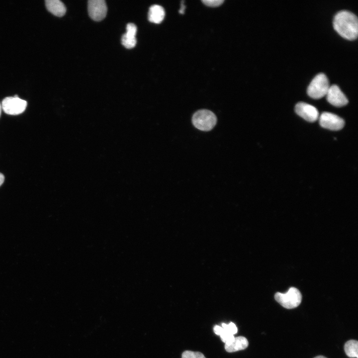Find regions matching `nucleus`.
I'll use <instances>...</instances> for the list:
<instances>
[{
	"label": "nucleus",
	"instance_id": "1",
	"mask_svg": "<svg viewBox=\"0 0 358 358\" xmlns=\"http://www.w3.org/2000/svg\"><path fill=\"white\" fill-rule=\"evenodd\" d=\"M333 26L335 30L345 39H356L358 34V22L357 16L353 12L343 10L334 16Z\"/></svg>",
	"mask_w": 358,
	"mask_h": 358
},
{
	"label": "nucleus",
	"instance_id": "2",
	"mask_svg": "<svg viewBox=\"0 0 358 358\" xmlns=\"http://www.w3.org/2000/svg\"><path fill=\"white\" fill-rule=\"evenodd\" d=\"M192 122L195 127L199 130L208 131L211 130L216 125L217 117L210 110L201 109L193 114Z\"/></svg>",
	"mask_w": 358,
	"mask_h": 358
},
{
	"label": "nucleus",
	"instance_id": "3",
	"mask_svg": "<svg viewBox=\"0 0 358 358\" xmlns=\"http://www.w3.org/2000/svg\"><path fill=\"white\" fill-rule=\"evenodd\" d=\"M330 87L327 76L322 73L316 75L309 85L307 91L313 98H320L326 95Z\"/></svg>",
	"mask_w": 358,
	"mask_h": 358
},
{
	"label": "nucleus",
	"instance_id": "4",
	"mask_svg": "<svg viewBox=\"0 0 358 358\" xmlns=\"http://www.w3.org/2000/svg\"><path fill=\"white\" fill-rule=\"evenodd\" d=\"M274 298L283 307L292 309L298 306L300 304L302 295L297 288L291 287L285 293L276 292L274 295Z\"/></svg>",
	"mask_w": 358,
	"mask_h": 358
},
{
	"label": "nucleus",
	"instance_id": "5",
	"mask_svg": "<svg viewBox=\"0 0 358 358\" xmlns=\"http://www.w3.org/2000/svg\"><path fill=\"white\" fill-rule=\"evenodd\" d=\"M27 101L18 97L17 95L4 98L1 103L4 112L9 115H18L24 111Z\"/></svg>",
	"mask_w": 358,
	"mask_h": 358
},
{
	"label": "nucleus",
	"instance_id": "6",
	"mask_svg": "<svg viewBox=\"0 0 358 358\" xmlns=\"http://www.w3.org/2000/svg\"><path fill=\"white\" fill-rule=\"evenodd\" d=\"M319 123L321 127L331 130L342 129L345 121L339 116L329 112H324L319 116Z\"/></svg>",
	"mask_w": 358,
	"mask_h": 358
},
{
	"label": "nucleus",
	"instance_id": "7",
	"mask_svg": "<svg viewBox=\"0 0 358 358\" xmlns=\"http://www.w3.org/2000/svg\"><path fill=\"white\" fill-rule=\"evenodd\" d=\"M88 9L90 18L94 21H99L106 16L107 8L104 0H90Z\"/></svg>",
	"mask_w": 358,
	"mask_h": 358
},
{
	"label": "nucleus",
	"instance_id": "8",
	"mask_svg": "<svg viewBox=\"0 0 358 358\" xmlns=\"http://www.w3.org/2000/svg\"><path fill=\"white\" fill-rule=\"evenodd\" d=\"M326 95L327 101L334 106L341 107L348 103L347 97L336 85L330 86Z\"/></svg>",
	"mask_w": 358,
	"mask_h": 358
},
{
	"label": "nucleus",
	"instance_id": "9",
	"mask_svg": "<svg viewBox=\"0 0 358 358\" xmlns=\"http://www.w3.org/2000/svg\"><path fill=\"white\" fill-rule=\"evenodd\" d=\"M295 110L298 115L309 122H314L319 118V112L317 108L305 102L297 103L295 105Z\"/></svg>",
	"mask_w": 358,
	"mask_h": 358
},
{
	"label": "nucleus",
	"instance_id": "10",
	"mask_svg": "<svg viewBox=\"0 0 358 358\" xmlns=\"http://www.w3.org/2000/svg\"><path fill=\"white\" fill-rule=\"evenodd\" d=\"M137 30V27L134 24L129 23L127 24L126 32L121 37V43L125 48L131 49L135 46Z\"/></svg>",
	"mask_w": 358,
	"mask_h": 358
},
{
	"label": "nucleus",
	"instance_id": "11",
	"mask_svg": "<svg viewBox=\"0 0 358 358\" xmlns=\"http://www.w3.org/2000/svg\"><path fill=\"white\" fill-rule=\"evenodd\" d=\"M249 345L247 339L243 336L235 337L230 343L225 344V349L227 352L233 353L246 349Z\"/></svg>",
	"mask_w": 358,
	"mask_h": 358
},
{
	"label": "nucleus",
	"instance_id": "12",
	"mask_svg": "<svg viewBox=\"0 0 358 358\" xmlns=\"http://www.w3.org/2000/svg\"><path fill=\"white\" fill-rule=\"evenodd\" d=\"M45 5L49 11L57 16H63L66 11L64 4L59 0H46Z\"/></svg>",
	"mask_w": 358,
	"mask_h": 358
},
{
	"label": "nucleus",
	"instance_id": "13",
	"mask_svg": "<svg viewBox=\"0 0 358 358\" xmlns=\"http://www.w3.org/2000/svg\"><path fill=\"white\" fill-rule=\"evenodd\" d=\"M165 11L161 5L154 4L150 8L148 12V20L154 23H160L164 19Z\"/></svg>",
	"mask_w": 358,
	"mask_h": 358
},
{
	"label": "nucleus",
	"instance_id": "14",
	"mask_svg": "<svg viewBox=\"0 0 358 358\" xmlns=\"http://www.w3.org/2000/svg\"><path fill=\"white\" fill-rule=\"evenodd\" d=\"M344 350L349 357L358 358V342L357 341L351 340L347 342L344 346Z\"/></svg>",
	"mask_w": 358,
	"mask_h": 358
},
{
	"label": "nucleus",
	"instance_id": "15",
	"mask_svg": "<svg viewBox=\"0 0 358 358\" xmlns=\"http://www.w3.org/2000/svg\"><path fill=\"white\" fill-rule=\"evenodd\" d=\"M181 358H206L204 355L199 352L185 351L182 354Z\"/></svg>",
	"mask_w": 358,
	"mask_h": 358
},
{
	"label": "nucleus",
	"instance_id": "16",
	"mask_svg": "<svg viewBox=\"0 0 358 358\" xmlns=\"http://www.w3.org/2000/svg\"><path fill=\"white\" fill-rule=\"evenodd\" d=\"M221 327L226 332L233 335L238 331L236 325L233 322H230L229 324L223 323Z\"/></svg>",
	"mask_w": 358,
	"mask_h": 358
},
{
	"label": "nucleus",
	"instance_id": "17",
	"mask_svg": "<svg viewBox=\"0 0 358 358\" xmlns=\"http://www.w3.org/2000/svg\"><path fill=\"white\" fill-rule=\"evenodd\" d=\"M220 336L221 340L224 343H225V344L230 343L235 338L233 335L228 333V332H226L224 329L223 330L221 334L220 335Z\"/></svg>",
	"mask_w": 358,
	"mask_h": 358
},
{
	"label": "nucleus",
	"instance_id": "18",
	"mask_svg": "<svg viewBox=\"0 0 358 358\" xmlns=\"http://www.w3.org/2000/svg\"><path fill=\"white\" fill-rule=\"evenodd\" d=\"M202 2L205 5L209 6H218L221 5L223 2V0H203Z\"/></svg>",
	"mask_w": 358,
	"mask_h": 358
},
{
	"label": "nucleus",
	"instance_id": "19",
	"mask_svg": "<svg viewBox=\"0 0 358 358\" xmlns=\"http://www.w3.org/2000/svg\"><path fill=\"white\" fill-rule=\"evenodd\" d=\"M223 330V329L222 327H221V326H218V325H215V326L214 327V328H213V330H214V333H215L216 335H219V336H220V335L221 334V333L222 332Z\"/></svg>",
	"mask_w": 358,
	"mask_h": 358
},
{
	"label": "nucleus",
	"instance_id": "20",
	"mask_svg": "<svg viewBox=\"0 0 358 358\" xmlns=\"http://www.w3.org/2000/svg\"><path fill=\"white\" fill-rule=\"evenodd\" d=\"M185 8V6L184 4V1L182 0V1H181V2L180 8V9L179 10V13H180V14H184Z\"/></svg>",
	"mask_w": 358,
	"mask_h": 358
},
{
	"label": "nucleus",
	"instance_id": "21",
	"mask_svg": "<svg viewBox=\"0 0 358 358\" xmlns=\"http://www.w3.org/2000/svg\"><path fill=\"white\" fill-rule=\"evenodd\" d=\"M4 180V177L1 173H0V186L3 183Z\"/></svg>",
	"mask_w": 358,
	"mask_h": 358
},
{
	"label": "nucleus",
	"instance_id": "22",
	"mask_svg": "<svg viewBox=\"0 0 358 358\" xmlns=\"http://www.w3.org/2000/svg\"><path fill=\"white\" fill-rule=\"evenodd\" d=\"M314 358H326L324 356H317V357H315Z\"/></svg>",
	"mask_w": 358,
	"mask_h": 358
},
{
	"label": "nucleus",
	"instance_id": "23",
	"mask_svg": "<svg viewBox=\"0 0 358 358\" xmlns=\"http://www.w3.org/2000/svg\"><path fill=\"white\" fill-rule=\"evenodd\" d=\"M1 106L0 104V114H1Z\"/></svg>",
	"mask_w": 358,
	"mask_h": 358
}]
</instances>
